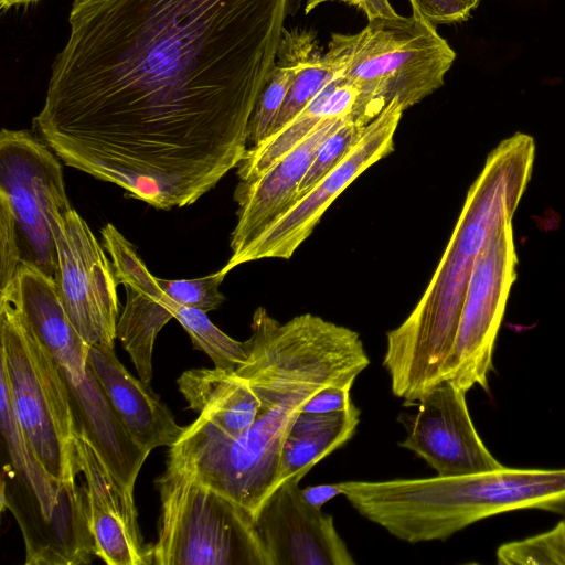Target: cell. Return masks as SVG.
Instances as JSON below:
<instances>
[{"mask_svg": "<svg viewBox=\"0 0 565 565\" xmlns=\"http://www.w3.org/2000/svg\"><path fill=\"white\" fill-rule=\"evenodd\" d=\"M290 0H74L33 119L67 166L158 210L244 158Z\"/></svg>", "mask_w": 565, "mask_h": 565, "instance_id": "cell-1", "label": "cell"}, {"mask_svg": "<svg viewBox=\"0 0 565 565\" xmlns=\"http://www.w3.org/2000/svg\"><path fill=\"white\" fill-rule=\"evenodd\" d=\"M250 329L248 358L234 372L259 399L254 423L231 437L199 415L169 448L167 466L255 516L276 487L281 446L302 405L324 386H352L370 359L356 331L311 313L281 323L258 307Z\"/></svg>", "mask_w": 565, "mask_h": 565, "instance_id": "cell-2", "label": "cell"}, {"mask_svg": "<svg viewBox=\"0 0 565 565\" xmlns=\"http://www.w3.org/2000/svg\"><path fill=\"white\" fill-rule=\"evenodd\" d=\"M535 151L533 137L518 131L488 153L424 295L405 321L386 333L383 366L405 406L417 404L441 382L476 258L490 235L513 218Z\"/></svg>", "mask_w": 565, "mask_h": 565, "instance_id": "cell-3", "label": "cell"}, {"mask_svg": "<svg viewBox=\"0 0 565 565\" xmlns=\"http://www.w3.org/2000/svg\"><path fill=\"white\" fill-rule=\"evenodd\" d=\"M365 519L407 543L444 541L482 519L521 509L565 514V468H511L431 478L339 482Z\"/></svg>", "mask_w": 565, "mask_h": 565, "instance_id": "cell-4", "label": "cell"}, {"mask_svg": "<svg viewBox=\"0 0 565 565\" xmlns=\"http://www.w3.org/2000/svg\"><path fill=\"white\" fill-rule=\"evenodd\" d=\"M324 56L359 92V120L366 126L393 100L406 110L440 88L456 52L412 13L367 22L354 34L333 33Z\"/></svg>", "mask_w": 565, "mask_h": 565, "instance_id": "cell-5", "label": "cell"}, {"mask_svg": "<svg viewBox=\"0 0 565 565\" xmlns=\"http://www.w3.org/2000/svg\"><path fill=\"white\" fill-rule=\"evenodd\" d=\"M0 296L18 307L52 353L68 393L75 433L89 443L114 477L134 493L149 454L131 439L114 413L89 366V344L66 315L55 280L23 265Z\"/></svg>", "mask_w": 565, "mask_h": 565, "instance_id": "cell-6", "label": "cell"}, {"mask_svg": "<svg viewBox=\"0 0 565 565\" xmlns=\"http://www.w3.org/2000/svg\"><path fill=\"white\" fill-rule=\"evenodd\" d=\"M57 156L26 130L0 134V291L21 266L55 280L56 217L72 206Z\"/></svg>", "mask_w": 565, "mask_h": 565, "instance_id": "cell-7", "label": "cell"}, {"mask_svg": "<svg viewBox=\"0 0 565 565\" xmlns=\"http://www.w3.org/2000/svg\"><path fill=\"white\" fill-rule=\"evenodd\" d=\"M156 486L161 508L151 565H270L247 509L177 467L167 466Z\"/></svg>", "mask_w": 565, "mask_h": 565, "instance_id": "cell-8", "label": "cell"}, {"mask_svg": "<svg viewBox=\"0 0 565 565\" xmlns=\"http://www.w3.org/2000/svg\"><path fill=\"white\" fill-rule=\"evenodd\" d=\"M1 369L18 420L45 471L61 482L81 472L68 393L55 360L31 324L0 296Z\"/></svg>", "mask_w": 565, "mask_h": 565, "instance_id": "cell-9", "label": "cell"}, {"mask_svg": "<svg viewBox=\"0 0 565 565\" xmlns=\"http://www.w3.org/2000/svg\"><path fill=\"white\" fill-rule=\"evenodd\" d=\"M516 265L512 220H509L490 235L476 258L455 343L441 367V381H450L466 393L475 385L488 391L492 354L516 279Z\"/></svg>", "mask_w": 565, "mask_h": 565, "instance_id": "cell-10", "label": "cell"}, {"mask_svg": "<svg viewBox=\"0 0 565 565\" xmlns=\"http://www.w3.org/2000/svg\"><path fill=\"white\" fill-rule=\"evenodd\" d=\"M53 231L55 284L66 315L86 343L115 349L119 302L113 264L74 209L56 217Z\"/></svg>", "mask_w": 565, "mask_h": 565, "instance_id": "cell-11", "label": "cell"}, {"mask_svg": "<svg viewBox=\"0 0 565 565\" xmlns=\"http://www.w3.org/2000/svg\"><path fill=\"white\" fill-rule=\"evenodd\" d=\"M403 111L398 100L390 103L365 127L361 139L333 170L262 234L232 254L221 270L227 274L242 264L264 258L289 259L337 196L364 170L393 151L394 134Z\"/></svg>", "mask_w": 565, "mask_h": 565, "instance_id": "cell-12", "label": "cell"}, {"mask_svg": "<svg viewBox=\"0 0 565 565\" xmlns=\"http://www.w3.org/2000/svg\"><path fill=\"white\" fill-rule=\"evenodd\" d=\"M403 419L407 435L399 443L424 459L438 476L487 471L502 465L490 454L471 420L466 392L444 380Z\"/></svg>", "mask_w": 565, "mask_h": 565, "instance_id": "cell-13", "label": "cell"}, {"mask_svg": "<svg viewBox=\"0 0 565 565\" xmlns=\"http://www.w3.org/2000/svg\"><path fill=\"white\" fill-rule=\"evenodd\" d=\"M306 475L282 481L254 516L270 565H354L332 515L302 498L299 482Z\"/></svg>", "mask_w": 565, "mask_h": 565, "instance_id": "cell-14", "label": "cell"}, {"mask_svg": "<svg viewBox=\"0 0 565 565\" xmlns=\"http://www.w3.org/2000/svg\"><path fill=\"white\" fill-rule=\"evenodd\" d=\"M103 246L110 255L116 280L124 284L127 300L117 322V338L129 354L138 376L150 384L154 340L173 319L167 295L147 269L135 247L113 225L102 230Z\"/></svg>", "mask_w": 565, "mask_h": 565, "instance_id": "cell-15", "label": "cell"}, {"mask_svg": "<svg viewBox=\"0 0 565 565\" xmlns=\"http://www.w3.org/2000/svg\"><path fill=\"white\" fill-rule=\"evenodd\" d=\"M78 465L87 486L96 556L108 565H151L152 544L143 541L134 493L108 470L94 448L75 436Z\"/></svg>", "mask_w": 565, "mask_h": 565, "instance_id": "cell-16", "label": "cell"}, {"mask_svg": "<svg viewBox=\"0 0 565 565\" xmlns=\"http://www.w3.org/2000/svg\"><path fill=\"white\" fill-rule=\"evenodd\" d=\"M349 118L322 121L299 146L256 180L239 181L234 192L238 210L230 242L232 254L244 248L296 203L298 188L319 146Z\"/></svg>", "mask_w": 565, "mask_h": 565, "instance_id": "cell-17", "label": "cell"}, {"mask_svg": "<svg viewBox=\"0 0 565 565\" xmlns=\"http://www.w3.org/2000/svg\"><path fill=\"white\" fill-rule=\"evenodd\" d=\"M88 363L114 413L142 450L170 448L180 439L185 427L175 422L150 384L129 373L114 348L89 345Z\"/></svg>", "mask_w": 565, "mask_h": 565, "instance_id": "cell-18", "label": "cell"}, {"mask_svg": "<svg viewBox=\"0 0 565 565\" xmlns=\"http://www.w3.org/2000/svg\"><path fill=\"white\" fill-rule=\"evenodd\" d=\"M1 505L12 512L21 529L25 565H83L96 556L90 530L49 518L36 495L8 463L2 470Z\"/></svg>", "mask_w": 565, "mask_h": 565, "instance_id": "cell-19", "label": "cell"}, {"mask_svg": "<svg viewBox=\"0 0 565 565\" xmlns=\"http://www.w3.org/2000/svg\"><path fill=\"white\" fill-rule=\"evenodd\" d=\"M358 108L359 92L337 75L288 124L267 136L257 146L247 149L236 167L239 181L256 180L280 158L299 146L324 120L350 117L361 124Z\"/></svg>", "mask_w": 565, "mask_h": 565, "instance_id": "cell-20", "label": "cell"}, {"mask_svg": "<svg viewBox=\"0 0 565 565\" xmlns=\"http://www.w3.org/2000/svg\"><path fill=\"white\" fill-rule=\"evenodd\" d=\"M234 371L215 366L192 369L177 380L189 408L231 437H237L252 426L260 405L248 383Z\"/></svg>", "mask_w": 565, "mask_h": 565, "instance_id": "cell-21", "label": "cell"}, {"mask_svg": "<svg viewBox=\"0 0 565 565\" xmlns=\"http://www.w3.org/2000/svg\"><path fill=\"white\" fill-rule=\"evenodd\" d=\"M359 422L360 409L354 404L328 414L299 412L281 446L275 488L296 473H308L321 459L349 441Z\"/></svg>", "mask_w": 565, "mask_h": 565, "instance_id": "cell-22", "label": "cell"}, {"mask_svg": "<svg viewBox=\"0 0 565 565\" xmlns=\"http://www.w3.org/2000/svg\"><path fill=\"white\" fill-rule=\"evenodd\" d=\"M303 31H284L277 51L276 64L258 97L248 124L247 146L263 141L281 109L300 67Z\"/></svg>", "mask_w": 565, "mask_h": 565, "instance_id": "cell-23", "label": "cell"}, {"mask_svg": "<svg viewBox=\"0 0 565 565\" xmlns=\"http://www.w3.org/2000/svg\"><path fill=\"white\" fill-rule=\"evenodd\" d=\"M167 303L174 319L190 335L194 348L206 353L215 367L234 371L247 360L245 341H236L224 333L210 320L205 311L181 306L168 295Z\"/></svg>", "mask_w": 565, "mask_h": 565, "instance_id": "cell-24", "label": "cell"}, {"mask_svg": "<svg viewBox=\"0 0 565 565\" xmlns=\"http://www.w3.org/2000/svg\"><path fill=\"white\" fill-rule=\"evenodd\" d=\"M316 44L315 35L303 31L299 71L267 136L274 134L295 118L337 77L335 71L324 54L318 51Z\"/></svg>", "mask_w": 565, "mask_h": 565, "instance_id": "cell-25", "label": "cell"}, {"mask_svg": "<svg viewBox=\"0 0 565 565\" xmlns=\"http://www.w3.org/2000/svg\"><path fill=\"white\" fill-rule=\"evenodd\" d=\"M497 562L500 565H565V518L552 530L500 545Z\"/></svg>", "mask_w": 565, "mask_h": 565, "instance_id": "cell-26", "label": "cell"}, {"mask_svg": "<svg viewBox=\"0 0 565 565\" xmlns=\"http://www.w3.org/2000/svg\"><path fill=\"white\" fill-rule=\"evenodd\" d=\"M366 126L349 118L321 142L298 188L297 201L345 158Z\"/></svg>", "mask_w": 565, "mask_h": 565, "instance_id": "cell-27", "label": "cell"}, {"mask_svg": "<svg viewBox=\"0 0 565 565\" xmlns=\"http://www.w3.org/2000/svg\"><path fill=\"white\" fill-rule=\"evenodd\" d=\"M225 276L220 269L202 278L157 280L161 289L177 303L209 312L217 309L225 300L220 291Z\"/></svg>", "mask_w": 565, "mask_h": 565, "instance_id": "cell-28", "label": "cell"}, {"mask_svg": "<svg viewBox=\"0 0 565 565\" xmlns=\"http://www.w3.org/2000/svg\"><path fill=\"white\" fill-rule=\"evenodd\" d=\"M412 13L437 24L466 21L482 0H408Z\"/></svg>", "mask_w": 565, "mask_h": 565, "instance_id": "cell-29", "label": "cell"}, {"mask_svg": "<svg viewBox=\"0 0 565 565\" xmlns=\"http://www.w3.org/2000/svg\"><path fill=\"white\" fill-rule=\"evenodd\" d=\"M351 387L342 385H328L318 390L302 405L300 412L313 414H328L347 409L351 404Z\"/></svg>", "mask_w": 565, "mask_h": 565, "instance_id": "cell-30", "label": "cell"}, {"mask_svg": "<svg viewBox=\"0 0 565 565\" xmlns=\"http://www.w3.org/2000/svg\"><path fill=\"white\" fill-rule=\"evenodd\" d=\"M335 1V0H330ZM358 7L367 18V22L379 19H394L399 17L388 0H338Z\"/></svg>", "mask_w": 565, "mask_h": 565, "instance_id": "cell-31", "label": "cell"}, {"mask_svg": "<svg viewBox=\"0 0 565 565\" xmlns=\"http://www.w3.org/2000/svg\"><path fill=\"white\" fill-rule=\"evenodd\" d=\"M339 494H342L339 483L309 486L301 489L302 498L319 510Z\"/></svg>", "mask_w": 565, "mask_h": 565, "instance_id": "cell-32", "label": "cell"}, {"mask_svg": "<svg viewBox=\"0 0 565 565\" xmlns=\"http://www.w3.org/2000/svg\"><path fill=\"white\" fill-rule=\"evenodd\" d=\"M38 0H0V8L2 10H8L14 6H20L29 2H33Z\"/></svg>", "mask_w": 565, "mask_h": 565, "instance_id": "cell-33", "label": "cell"}, {"mask_svg": "<svg viewBox=\"0 0 565 565\" xmlns=\"http://www.w3.org/2000/svg\"><path fill=\"white\" fill-rule=\"evenodd\" d=\"M330 0H307L305 6V13L308 14L313 9H316L319 4L323 2H328Z\"/></svg>", "mask_w": 565, "mask_h": 565, "instance_id": "cell-34", "label": "cell"}]
</instances>
